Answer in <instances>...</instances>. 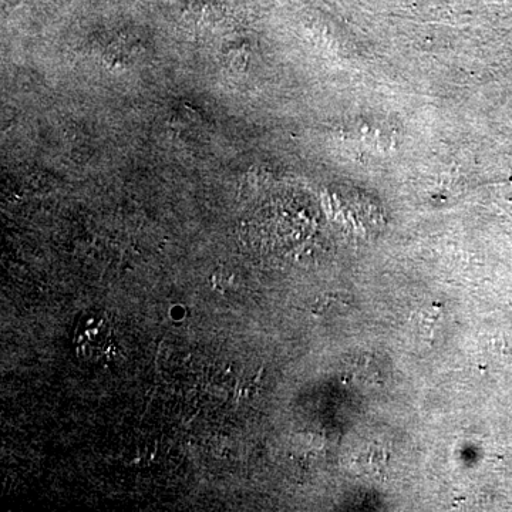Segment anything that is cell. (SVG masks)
Segmentation results:
<instances>
[{"label":"cell","instance_id":"cell-1","mask_svg":"<svg viewBox=\"0 0 512 512\" xmlns=\"http://www.w3.org/2000/svg\"><path fill=\"white\" fill-rule=\"evenodd\" d=\"M99 320L96 319V326L90 328V322L87 319L83 325V332H77V336L83 340V343H79V348L89 343V346L83 349L84 355L87 357H93L96 353L97 357H99L110 346V328L107 325H99Z\"/></svg>","mask_w":512,"mask_h":512}]
</instances>
